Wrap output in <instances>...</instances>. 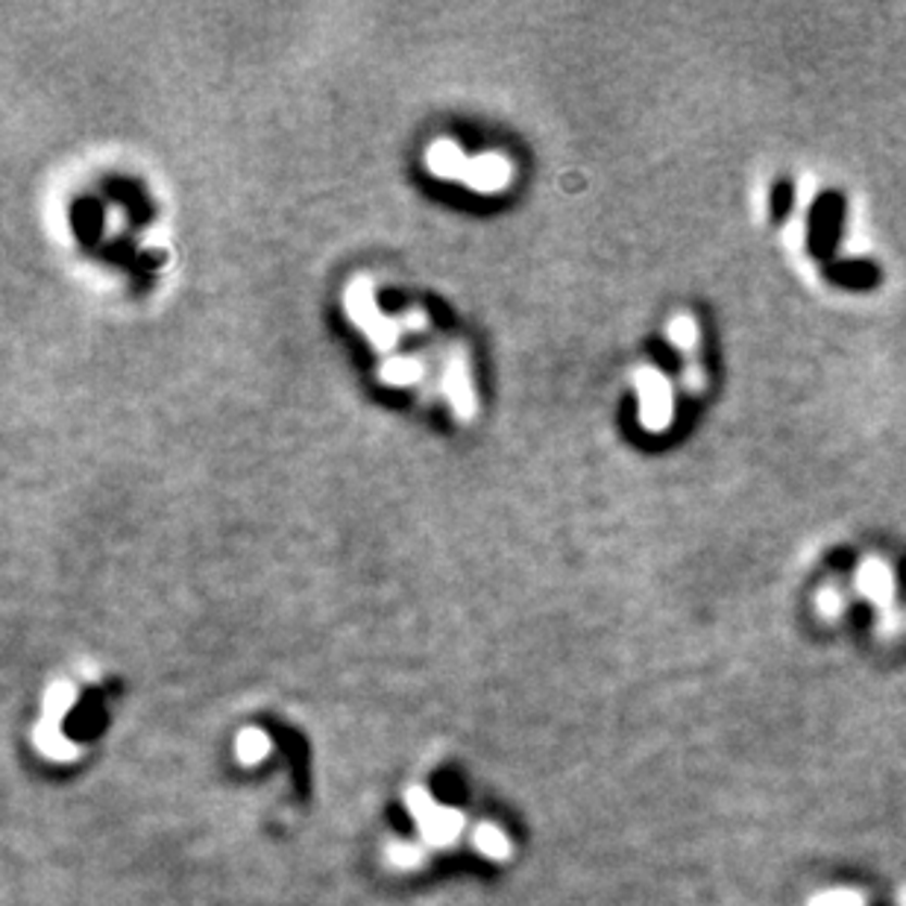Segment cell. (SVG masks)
I'll use <instances>...</instances> for the list:
<instances>
[{
  "label": "cell",
  "mask_w": 906,
  "mask_h": 906,
  "mask_svg": "<svg viewBox=\"0 0 906 906\" xmlns=\"http://www.w3.org/2000/svg\"><path fill=\"white\" fill-rule=\"evenodd\" d=\"M344 306H347L349 320H356L361 332H364L370 344L382 352H390L399 340V332H402V323L399 320L385 318L376 306V297H373V288L367 280H356L344 294Z\"/></svg>",
  "instance_id": "1"
},
{
  "label": "cell",
  "mask_w": 906,
  "mask_h": 906,
  "mask_svg": "<svg viewBox=\"0 0 906 906\" xmlns=\"http://www.w3.org/2000/svg\"><path fill=\"white\" fill-rule=\"evenodd\" d=\"M636 394H640V423L646 432H666L675 414L672 385L657 367H640L634 373Z\"/></svg>",
  "instance_id": "2"
},
{
  "label": "cell",
  "mask_w": 906,
  "mask_h": 906,
  "mask_svg": "<svg viewBox=\"0 0 906 906\" xmlns=\"http://www.w3.org/2000/svg\"><path fill=\"white\" fill-rule=\"evenodd\" d=\"M408 807L420 821L423 828V836L432 842V845H449L463 828V819L458 812L444 810V807H434V800L429 792L411 790L408 792Z\"/></svg>",
  "instance_id": "3"
},
{
  "label": "cell",
  "mask_w": 906,
  "mask_h": 906,
  "mask_svg": "<svg viewBox=\"0 0 906 906\" xmlns=\"http://www.w3.org/2000/svg\"><path fill=\"white\" fill-rule=\"evenodd\" d=\"M513 179L511 162L501 153H482L470 159L463 185H470L479 194H499L505 191Z\"/></svg>",
  "instance_id": "4"
},
{
  "label": "cell",
  "mask_w": 906,
  "mask_h": 906,
  "mask_svg": "<svg viewBox=\"0 0 906 906\" xmlns=\"http://www.w3.org/2000/svg\"><path fill=\"white\" fill-rule=\"evenodd\" d=\"M857 589L859 596H866L889 613V605L895 598V572L883 558H866L857 569Z\"/></svg>",
  "instance_id": "5"
},
{
  "label": "cell",
  "mask_w": 906,
  "mask_h": 906,
  "mask_svg": "<svg viewBox=\"0 0 906 906\" xmlns=\"http://www.w3.org/2000/svg\"><path fill=\"white\" fill-rule=\"evenodd\" d=\"M425 167L429 174H434L437 179H458L463 183L467 176V167H470V159L461 153V147L449 141V138H437L429 153H425Z\"/></svg>",
  "instance_id": "6"
},
{
  "label": "cell",
  "mask_w": 906,
  "mask_h": 906,
  "mask_svg": "<svg viewBox=\"0 0 906 906\" xmlns=\"http://www.w3.org/2000/svg\"><path fill=\"white\" fill-rule=\"evenodd\" d=\"M444 390L452 402L455 414L461 420H470L475 414V394L473 385H470V370H467V361L463 358H452V364L446 367L444 373Z\"/></svg>",
  "instance_id": "7"
},
{
  "label": "cell",
  "mask_w": 906,
  "mask_h": 906,
  "mask_svg": "<svg viewBox=\"0 0 906 906\" xmlns=\"http://www.w3.org/2000/svg\"><path fill=\"white\" fill-rule=\"evenodd\" d=\"M666 338L681 356H693L698 349V323L690 314H675L666 323Z\"/></svg>",
  "instance_id": "8"
},
{
  "label": "cell",
  "mask_w": 906,
  "mask_h": 906,
  "mask_svg": "<svg viewBox=\"0 0 906 906\" xmlns=\"http://www.w3.org/2000/svg\"><path fill=\"white\" fill-rule=\"evenodd\" d=\"M423 376V367L414 358H387L382 370H378V378L390 387H408L414 385L417 378Z\"/></svg>",
  "instance_id": "9"
},
{
  "label": "cell",
  "mask_w": 906,
  "mask_h": 906,
  "mask_svg": "<svg viewBox=\"0 0 906 906\" xmlns=\"http://www.w3.org/2000/svg\"><path fill=\"white\" fill-rule=\"evenodd\" d=\"M36 743H39V748L48 757H57V760H71V757H77V748L59 733L57 722H41L39 731H36Z\"/></svg>",
  "instance_id": "10"
},
{
  "label": "cell",
  "mask_w": 906,
  "mask_h": 906,
  "mask_svg": "<svg viewBox=\"0 0 906 906\" xmlns=\"http://www.w3.org/2000/svg\"><path fill=\"white\" fill-rule=\"evenodd\" d=\"M268 752H271V740L261 731H256V728H247V731L238 736V760L241 762L264 760Z\"/></svg>",
  "instance_id": "11"
},
{
  "label": "cell",
  "mask_w": 906,
  "mask_h": 906,
  "mask_svg": "<svg viewBox=\"0 0 906 906\" xmlns=\"http://www.w3.org/2000/svg\"><path fill=\"white\" fill-rule=\"evenodd\" d=\"M74 707V686L71 684H53L45 695V713L48 722H59L62 716Z\"/></svg>",
  "instance_id": "12"
},
{
  "label": "cell",
  "mask_w": 906,
  "mask_h": 906,
  "mask_svg": "<svg viewBox=\"0 0 906 906\" xmlns=\"http://www.w3.org/2000/svg\"><path fill=\"white\" fill-rule=\"evenodd\" d=\"M475 845H479V851L482 854H487V857H508V839L501 836V830L491 828V824H482V828L475 830Z\"/></svg>",
  "instance_id": "13"
},
{
  "label": "cell",
  "mask_w": 906,
  "mask_h": 906,
  "mask_svg": "<svg viewBox=\"0 0 906 906\" xmlns=\"http://www.w3.org/2000/svg\"><path fill=\"white\" fill-rule=\"evenodd\" d=\"M783 241L792 252L804 250V244H807V214L792 212L790 223L783 226Z\"/></svg>",
  "instance_id": "14"
},
{
  "label": "cell",
  "mask_w": 906,
  "mask_h": 906,
  "mask_svg": "<svg viewBox=\"0 0 906 906\" xmlns=\"http://www.w3.org/2000/svg\"><path fill=\"white\" fill-rule=\"evenodd\" d=\"M816 605H819L821 617L833 619V617H839V613H842V608H845V596L839 593V587H833V584H830V587H821L819 598H816Z\"/></svg>",
  "instance_id": "15"
},
{
  "label": "cell",
  "mask_w": 906,
  "mask_h": 906,
  "mask_svg": "<svg viewBox=\"0 0 906 906\" xmlns=\"http://www.w3.org/2000/svg\"><path fill=\"white\" fill-rule=\"evenodd\" d=\"M681 385H684L686 394H704V387H707V373H704V367L690 361L684 373H681Z\"/></svg>",
  "instance_id": "16"
},
{
  "label": "cell",
  "mask_w": 906,
  "mask_h": 906,
  "mask_svg": "<svg viewBox=\"0 0 906 906\" xmlns=\"http://www.w3.org/2000/svg\"><path fill=\"white\" fill-rule=\"evenodd\" d=\"M390 859L399 868H414L423 859V851L414 848V845H396V848H390Z\"/></svg>",
  "instance_id": "17"
}]
</instances>
